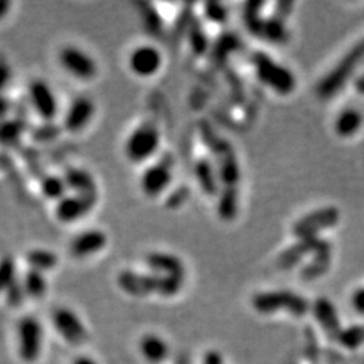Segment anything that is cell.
Wrapping results in <instances>:
<instances>
[{
  "label": "cell",
  "mask_w": 364,
  "mask_h": 364,
  "mask_svg": "<svg viewBox=\"0 0 364 364\" xmlns=\"http://www.w3.org/2000/svg\"><path fill=\"white\" fill-rule=\"evenodd\" d=\"M200 134L215 159L213 165L219 177L221 191H239L240 166L232 144L221 138L207 122L200 123Z\"/></svg>",
  "instance_id": "obj_1"
},
{
  "label": "cell",
  "mask_w": 364,
  "mask_h": 364,
  "mask_svg": "<svg viewBox=\"0 0 364 364\" xmlns=\"http://www.w3.org/2000/svg\"><path fill=\"white\" fill-rule=\"evenodd\" d=\"M185 277L144 274L124 270L117 275L119 287L134 297H146L159 294L162 297H173L181 291Z\"/></svg>",
  "instance_id": "obj_2"
},
{
  "label": "cell",
  "mask_w": 364,
  "mask_h": 364,
  "mask_svg": "<svg viewBox=\"0 0 364 364\" xmlns=\"http://www.w3.org/2000/svg\"><path fill=\"white\" fill-rule=\"evenodd\" d=\"M251 63L260 82L279 95H290L296 90L297 81L293 72L273 60L267 53L255 52L251 55Z\"/></svg>",
  "instance_id": "obj_3"
},
{
  "label": "cell",
  "mask_w": 364,
  "mask_h": 364,
  "mask_svg": "<svg viewBox=\"0 0 364 364\" xmlns=\"http://www.w3.org/2000/svg\"><path fill=\"white\" fill-rule=\"evenodd\" d=\"M252 308L260 314L287 311L294 317H304L311 311L312 305L305 297L290 290H273L255 294L252 297Z\"/></svg>",
  "instance_id": "obj_4"
},
{
  "label": "cell",
  "mask_w": 364,
  "mask_h": 364,
  "mask_svg": "<svg viewBox=\"0 0 364 364\" xmlns=\"http://www.w3.org/2000/svg\"><path fill=\"white\" fill-rule=\"evenodd\" d=\"M363 60L364 41H362L352 49L351 52L347 53L338 65L320 81V84L317 85V93L320 95V97L331 99L333 95H336Z\"/></svg>",
  "instance_id": "obj_5"
},
{
  "label": "cell",
  "mask_w": 364,
  "mask_h": 364,
  "mask_svg": "<svg viewBox=\"0 0 364 364\" xmlns=\"http://www.w3.org/2000/svg\"><path fill=\"white\" fill-rule=\"evenodd\" d=\"M58 63L69 76L78 81H92L99 73L96 60L76 45L63 46L58 52Z\"/></svg>",
  "instance_id": "obj_6"
},
{
  "label": "cell",
  "mask_w": 364,
  "mask_h": 364,
  "mask_svg": "<svg viewBox=\"0 0 364 364\" xmlns=\"http://www.w3.org/2000/svg\"><path fill=\"white\" fill-rule=\"evenodd\" d=\"M27 100L33 112L42 120L52 122L58 115V99L50 82L45 78H31L27 85Z\"/></svg>",
  "instance_id": "obj_7"
},
{
  "label": "cell",
  "mask_w": 364,
  "mask_h": 364,
  "mask_svg": "<svg viewBox=\"0 0 364 364\" xmlns=\"http://www.w3.org/2000/svg\"><path fill=\"white\" fill-rule=\"evenodd\" d=\"M43 348V326L37 317L25 316L18 323V351L26 363H36Z\"/></svg>",
  "instance_id": "obj_8"
},
{
  "label": "cell",
  "mask_w": 364,
  "mask_h": 364,
  "mask_svg": "<svg viewBox=\"0 0 364 364\" xmlns=\"http://www.w3.org/2000/svg\"><path fill=\"white\" fill-rule=\"evenodd\" d=\"M161 134L154 122H144L134 131L126 144V154L132 162H142L153 156L159 147Z\"/></svg>",
  "instance_id": "obj_9"
},
{
  "label": "cell",
  "mask_w": 364,
  "mask_h": 364,
  "mask_svg": "<svg viewBox=\"0 0 364 364\" xmlns=\"http://www.w3.org/2000/svg\"><path fill=\"white\" fill-rule=\"evenodd\" d=\"M340 220V212L335 207L316 209L305 215L293 225V235L299 239L318 236L320 232L335 227Z\"/></svg>",
  "instance_id": "obj_10"
},
{
  "label": "cell",
  "mask_w": 364,
  "mask_h": 364,
  "mask_svg": "<svg viewBox=\"0 0 364 364\" xmlns=\"http://www.w3.org/2000/svg\"><path fill=\"white\" fill-rule=\"evenodd\" d=\"M306 255H332V245L318 236L299 239L294 245L281 252L278 264L282 269H290L296 266Z\"/></svg>",
  "instance_id": "obj_11"
},
{
  "label": "cell",
  "mask_w": 364,
  "mask_h": 364,
  "mask_svg": "<svg viewBox=\"0 0 364 364\" xmlns=\"http://www.w3.org/2000/svg\"><path fill=\"white\" fill-rule=\"evenodd\" d=\"M99 195L68 193L54 207L55 219L63 224H72L84 219L97 204Z\"/></svg>",
  "instance_id": "obj_12"
},
{
  "label": "cell",
  "mask_w": 364,
  "mask_h": 364,
  "mask_svg": "<svg viewBox=\"0 0 364 364\" xmlns=\"http://www.w3.org/2000/svg\"><path fill=\"white\" fill-rule=\"evenodd\" d=\"M174 168V156L166 153L158 159V162L146 170L141 178V188L144 193L149 197H156L161 195L173 178Z\"/></svg>",
  "instance_id": "obj_13"
},
{
  "label": "cell",
  "mask_w": 364,
  "mask_h": 364,
  "mask_svg": "<svg viewBox=\"0 0 364 364\" xmlns=\"http://www.w3.org/2000/svg\"><path fill=\"white\" fill-rule=\"evenodd\" d=\"M53 324L61 338L73 346L82 344L88 338L87 328L82 324L77 313L65 306L54 309Z\"/></svg>",
  "instance_id": "obj_14"
},
{
  "label": "cell",
  "mask_w": 364,
  "mask_h": 364,
  "mask_svg": "<svg viewBox=\"0 0 364 364\" xmlns=\"http://www.w3.org/2000/svg\"><path fill=\"white\" fill-rule=\"evenodd\" d=\"M96 105L90 96H76L66 108L63 124L64 129L70 134H77L84 130L95 117Z\"/></svg>",
  "instance_id": "obj_15"
},
{
  "label": "cell",
  "mask_w": 364,
  "mask_h": 364,
  "mask_svg": "<svg viewBox=\"0 0 364 364\" xmlns=\"http://www.w3.org/2000/svg\"><path fill=\"white\" fill-rule=\"evenodd\" d=\"M108 237L105 231L93 228L76 235L69 243V252L73 258L84 259L91 255H96L105 250Z\"/></svg>",
  "instance_id": "obj_16"
},
{
  "label": "cell",
  "mask_w": 364,
  "mask_h": 364,
  "mask_svg": "<svg viewBox=\"0 0 364 364\" xmlns=\"http://www.w3.org/2000/svg\"><path fill=\"white\" fill-rule=\"evenodd\" d=\"M161 65H162V55L154 46L144 45V46L136 48L134 52L131 53V70L141 77L153 76L159 70Z\"/></svg>",
  "instance_id": "obj_17"
},
{
  "label": "cell",
  "mask_w": 364,
  "mask_h": 364,
  "mask_svg": "<svg viewBox=\"0 0 364 364\" xmlns=\"http://www.w3.org/2000/svg\"><path fill=\"white\" fill-rule=\"evenodd\" d=\"M313 316L316 321L323 328L329 338H338L341 328V321L338 318V311L331 299L320 297L312 304Z\"/></svg>",
  "instance_id": "obj_18"
},
{
  "label": "cell",
  "mask_w": 364,
  "mask_h": 364,
  "mask_svg": "<svg viewBox=\"0 0 364 364\" xmlns=\"http://www.w3.org/2000/svg\"><path fill=\"white\" fill-rule=\"evenodd\" d=\"M68 191L75 195H99L95 176L84 168H69L64 174Z\"/></svg>",
  "instance_id": "obj_19"
},
{
  "label": "cell",
  "mask_w": 364,
  "mask_h": 364,
  "mask_svg": "<svg viewBox=\"0 0 364 364\" xmlns=\"http://www.w3.org/2000/svg\"><path fill=\"white\" fill-rule=\"evenodd\" d=\"M139 352L149 363H164L169 358V343L156 333H146L139 340Z\"/></svg>",
  "instance_id": "obj_20"
},
{
  "label": "cell",
  "mask_w": 364,
  "mask_h": 364,
  "mask_svg": "<svg viewBox=\"0 0 364 364\" xmlns=\"http://www.w3.org/2000/svg\"><path fill=\"white\" fill-rule=\"evenodd\" d=\"M195 176L196 180L198 182L201 191L209 196V197H215L220 193V182L219 177L216 173V168L213 165V162L205 158V156H200L195 164Z\"/></svg>",
  "instance_id": "obj_21"
},
{
  "label": "cell",
  "mask_w": 364,
  "mask_h": 364,
  "mask_svg": "<svg viewBox=\"0 0 364 364\" xmlns=\"http://www.w3.org/2000/svg\"><path fill=\"white\" fill-rule=\"evenodd\" d=\"M147 266L159 275L185 277V266L180 258L168 252H150L146 257Z\"/></svg>",
  "instance_id": "obj_22"
},
{
  "label": "cell",
  "mask_w": 364,
  "mask_h": 364,
  "mask_svg": "<svg viewBox=\"0 0 364 364\" xmlns=\"http://www.w3.org/2000/svg\"><path fill=\"white\" fill-rule=\"evenodd\" d=\"M25 260L28 269L45 274L54 270L60 263L58 255L53 250L46 247H33L27 250Z\"/></svg>",
  "instance_id": "obj_23"
},
{
  "label": "cell",
  "mask_w": 364,
  "mask_h": 364,
  "mask_svg": "<svg viewBox=\"0 0 364 364\" xmlns=\"http://www.w3.org/2000/svg\"><path fill=\"white\" fill-rule=\"evenodd\" d=\"M258 38L272 42L274 45H285L289 41V30L285 21L277 16L263 18Z\"/></svg>",
  "instance_id": "obj_24"
},
{
  "label": "cell",
  "mask_w": 364,
  "mask_h": 364,
  "mask_svg": "<svg viewBox=\"0 0 364 364\" xmlns=\"http://www.w3.org/2000/svg\"><path fill=\"white\" fill-rule=\"evenodd\" d=\"M39 192L46 200H52L55 203H58L69 193L64 176L55 174H48L39 181Z\"/></svg>",
  "instance_id": "obj_25"
},
{
  "label": "cell",
  "mask_w": 364,
  "mask_h": 364,
  "mask_svg": "<svg viewBox=\"0 0 364 364\" xmlns=\"http://www.w3.org/2000/svg\"><path fill=\"white\" fill-rule=\"evenodd\" d=\"M21 281L28 299H41L46 296L49 285L45 273L28 269Z\"/></svg>",
  "instance_id": "obj_26"
},
{
  "label": "cell",
  "mask_w": 364,
  "mask_h": 364,
  "mask_svg": "<svg viewBox=\"0 0 364 364\" xmlns=\"http://www.w3.org/2000/svg\"><path fill=\"white\" fill-rule=\"evenodd\" d=\"M362 122H363V117L360 115V112L348 108L338 115L335 123V130L340 136L348 138L358 132L362 126Z\"/></svg>",
  "instance_id": "obj_27"
},
{
  "label": "cell",
  "mask_w": 364,
  "mask_h": 364,
  "mask_svg": "<svg viewBox=\"0 0 364 364\" xmlns=\"http://www.w3.org/2000/svg\"><path fill=\"white\" fill-rule=\"evenodd\" d=\"M239 210V191H220L218 213L221 220L232 221Z\"/></svg>",
  "instance_id": "obj_28"
},
{
  "label": "cell",
  "mask_w": 364,
  "mask_h": 364,
  "mask_svg": "<svg viewBox=\"0 0 364 364\" xmlns=\"http://www.w3.org/2000/svg\"><path fill=\"white\" fill-rule=\"evenodd\" d=\"M25 132V124L19 119H3L0 120V144H16Z\"/></svg>",
  "instance_id": "obj_29"
},
{
  "label": "cell",
  "mask_w": 364,
  "mask_h": 364,
  "mask_svg": "<svg viewBox=\"0 0 364 364\" xmlns=\"http://www.w3.org/2000/svg\"><path fill=\"white\" fill-rule=\"evenodd\" d=\"M188 39L196 55H203L208 50L209 41L205 28L196 18L188 30Z\"/></svg>",
  "instance_id": "obj_30"
},
{
  "label": "cell",
  "mask_w": 364,
  "mask_h": 364,
  "mask_svg": "<svg viewBox=\"0 0 364 364\" xmlns=\"http://www.w3.org/2000/svg\"><path fill=\"white\" fill-rule=\"evenodd\" d=\"M336 340L344 348L355 351L364 344V326H351L343 328Z\"/></svg>",
  "instance_id": "obj_31"
},
{
  "label": "cell",
  "mask_w": 364,
  "mask_h": 364,
  "mask_svg": "<svg viewBox=\"0 0 364 364\" xmlns=\"http://www.w3.org/2000/svg\"><path fill=\"white\" fill-rule=\"evenodd\" d=\"M18 279L16 263L13 257L4 255L0 258V293H6L9 287Z\"/></svg>",
  "instance_id": "obj_32"
},
{
  "label": "cell",
  "mask_w": 364,
  "mask_h": 364,
  "mask_svg": "<svg viewBox=\"0 0 364 364\" xmlns=\"http://www.w3.org/2000/svg\"><path fill=\"white\" fill-rule=\"evenodd\" d=\"M142 15H144V27L147 31L154 36L159 37L164 31V23L161 15L156 13V9L151 4H142Z\"/></svg>",
  "instance_id": "obj_33"
},
{
  "label": "cell",
  "mask_w": 364,
  "mask_h": 364,
  "mask_svg": "<svg viewBox=\"0 0 364 364\" xmlns=\"http://www.w3.org/2000/svg\"><path fill=\"white\" fill-rule=\"evenodd\" d=\"M331 258H332V255H316V257H313V259L304 267L302 277L306 278V279H313V278H317V277L323 275L329 269Z\"/></svg>",
  "instance_id": "obj_34"
},
{
  "label": "cell",
  "mask_w": 364,
  "mask_h": 364,
  "mask_svg": "<svg viewBox=\"0 0 364 364\" xmlns=\"http://www.w3.org/2000/svg\"><path fill=\"white\" fill-rule=\"evenodd\" d=\"M204 13L207 19H209L210 22L213 23H218V25H223L227 22L228 19V10L224 4L218 3V1H212V3H207L205 4V9H204Z\"/></svg>",
  "instance_id": "obj_35"
},
{
  "label": "cell",
  "mask_w": 364,
  "mask_h": 364,
  "mask_svg": "<svg viewBox=\"0 0 364 364\" xmlns=\"http://www.w3.org/2000/svg\"><path fill=\"white\" fill-rule=\"evenodd\" d=\"M240 48V41L239 38L234 36V34H227V36H223L216 46H215V57L218 58H223L227 53L235 52Z\"/></svg>",
  "instance_id": "obj_36"
},
{
  "label": "cell",
  "mask_w": 364,
  "mask_h": 364,
  "mask_svg": "<svg viewBox=\"0 0 364 364\" xmlns=\"http://www.w3.org/2000/svg\"><path fill=\"white\" fill-rule=\"evenodd\" d=\"M4 294L7 297V302L11 306H21L27 297L23 285H22V281L19 278L14 282L11 287H9V290Z\"/></svg>",
  "instance_id": "obj_37"
},
{
  "label": "cell",
  "mask_w": 364,
  "mask_h": 364,
  "mask_svg": "<svg viewBox=\"0 0 364 364\" xmlns=\"http://www.w3.org/2000/svg\"><path fill=\"white\" fill-rule=\"evenodd\" d=\"M13 80V66L6 58L0 57V96L11 85Z\"/></svg>",
  "instance_id": "obj_38"
},
{
  "label": "cell",
  "mask_w": 364,
  "mask_h": 364,
  "mask_svg": "<svg viewBox=\"0 0 364 364\" xmlns=\"http://www.w3.org/2000/svg\"><path fill=\"white\" fill-rule=\"evenodd\" d=\"M191 197V191L186 186H181L178 189H176L166 200V207L168 208L176 209L181 207L182 204H185L188 201V198Z\"/></svg>",
  "instance_id": "obj_39"
},
{
  "label": "cell",
  "mask_w": 364,
  "mask_h": 364,
  "mask_svg": "<svg viewBox=\"0 0 364 364\" xmlns=\"http://www.w3.org/2000/svg\"><path fill=\"white\" fill-rule=\"evenodd\" d=\"M293 6H294V4H293L291 1H278V3L275 4V14H274V16H277V18L285 21L287 16L290 15V13H291Z\"/></svg>",
  "instance_id": "obj_40"
},
{
  "label": "cell",
  "mask_w": 364,
  "mask_h": 364,
  "mask_svg": "<svg viewBox=\"0 0 364 364\" xmlns=\"http://www.w3.org/2000/svg\"><path fill=\"white\" fill-rule=\"evenodd\" d=\"M351 302L353 309L364 316V287L355 290V293L352 294Z\"/></svg>",
  "instance_id": "obj_41"
},
{
  "label": "cell",
  "mask_w": 364,
  "mask_h": 364,
  "mask_svg": "<svg viewBox=\"0 0 364 364\" xmlns=\"http://www.w3.org/2000/svg\"><path fill=\"white\" fill-rule=\"evenodd\" d=\"M203 364H224V358L220 352L210 350L204 355Z\"/></svg>",
  "instance_id": "obj_42"
},
{
  "label": "cell",
  "mask_w": 364,
  "mask_h": 364,
  "mask_svg": "<svg viewBox=\"0 0 364 364\" xmlns=\"http://www.w3.org/2000/svg\"><path fill=\"white\" fill-rule=\"evenodd\" d=\"M14 3L10 0H0V22L6 21L13 13Z\"/></svg>",
  "instance_id": "obj_43"
},
{
  "label": "cell",
  "mask_w": 364,
  "mask_h": 364,
  "mask_svg": "<svg viewBox=\"0 0 364 364\" xmlns=\"http://www.w3.org/2000/svg\"><path fill=\"white\" fill-rule=\"evenodd\" d=\"M10 111H11V103H10V100L1 95V96H0V120L7 119Z\"/></svg>",
  "instance_id": "obj_44"
},
{
  "label": "cell",
  "mask_w": 364,
  "mask_h": 364,
  "mask_svg": "<svg viewBox=\"0 0 364 364\" xmlns=\"http://www.w3.org/2000/svg\"><path fill=\"white\" fill-rule=\"evenodd\" d=\"M72 364H99L97 363V360L96 359H93L91 356H88V355H81V356H78L76 358L75 360H73V363Z\"/></svg>",
  "instance_id": "obj_45"
},
{
  "label": "cell",
  "mask_w": 364,
  "mask_h": 364,
  "mask_svg": "<svg viewBox=\"0 0 364 364\" xmlns=\"http://www.w3.org/2000/svg\"><path fill=\"white\" fill-rule=\"evenodd\" d=\"M355 87H356L358 92L364 93V75L355 81Z\"/></svg>",
  "instance_id": "obj_46"
}]
</instances>
